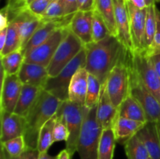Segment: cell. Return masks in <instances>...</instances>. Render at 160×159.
Listing matches in <instances>:
<instances>
[{
    "instance_id": "obj_41",
    "label": "cell",
    "mask_w": 160,
    "mask_h": 159,
    "mask_svg": "<svg viewBox=\"0 0 160 159\" xmlns=\"http://www.w3.org/2000/svg\"><path fill=\"white\" fill-rule=\"evenodd\" d=\"M66 15L74 14L78 11V0H63Z\"/></svg>"
},
{
    "instance_id": "obj_11",
    "label": "cell",
    "mask_w": 160,
    "mask_h": 159,
    "mask_svg": "<svg viewBox=\"0 0 160 159\" xmlns=\"http://www.w3.org/2000/svg\"><path fill=\"white\" fill-rule=\"evenodd\" d=\"M125 2L129 16L131 40L134 48L133 51L146 50L145 33L147 8L145 9H140L133 6L128 0H125Z\"/></svg>"
},
{
    "instance_id": "obj_42",
    "label": "cell",
    "mask_w": 160,
    "mask_h": 159,
    "mask_svg": "<svg viewBox=\"0 0 160 159\" xmlns=\"http://www.w3.org/2000/svg\"><path fill=\"white\" fill-rule=\"evenodd\" d=\"M9 24V18L8 11L6 7L3 8L1 10L0 13V30H2L4 28L8 27Z\"/></svg>"
},
{
    "instance_id": "obj_7",
    "label": "cell",
    "mask_w": 160,
    "mask_h": 159,
    "mask_svg": "<svg viewBox=\"0 0 160 159\" xmlns=\"http://www.w3.org/2000/svg\"><path fill=\"white\" fill-rule=\"evenodd\" d=\"M131 69V83L129 94L134 97L145 110L148 122H156L160 123V102L159 100L150 92L146 86L142 82L137 71L130 61Z\"/></svg>"
},
{
    "instance_id": "obj_35",
    "label": "cell",
    "mask_w": 160,
    "mask_h": 159,
    "mask_svg": "<svg viewBox=\"0 0 160 159\" xmlns=\"http://www.w3.org/2000/svg\"><path fill=\"white\" fill-rule=\"evenodd\" d=\"M65 6L63 0H53L42 15L44 19H56L65 17Z\"/></svg>"
},
{
    "instance_id": "obj_10",
    "label": "cell",
    "mask_w": 160,
    "mask_h": 159,
    "mask_svg": "<svg viewBox=\"0 0 160 159\" xmlns=\"http://www.w3.org/2000/svg\"><path fill=\"white\" fill-rule=\"evenodd\" d=\"M70 30L69 25L55 31L45 42L24 54V62L48 66L59 45Z\"/></svg>"
},
{
    "instance_id": "obj_48",
    "label": "cell",
    "mask_w": 160,
    "mask_h": 159,
    "mask_svg": "<svg viewBox=\"0 0 160 159\" xmlns=\"http://www.w3.org/2000/svg\"><path fill=\"white\" fill-rule=\"evenodd\" d=\"M0 159H7L6 152L2 147H1V154H0Z\"/></svg>"
},
{
    "instance_id": "obj_40",
    "label": "cell",
    "mask_w": 160,
    "mask_h": 159,
    "mask_svg": "<svg viewBox=\"0 0 160 159\" xmlns=\"http://www.w3.org/2000/svg\"><path fill=\"white\" fill-rule=\"evenodd\" d=\"M95 0H78V10L92 11L95 9Z\"/></svg>"
},
{
    "instance_id": "obj_28",
    "label": "cell",
    "mask_w": 160,
    "mask_h": 159,
    "mask_svg": "<svg viewBox=\"0 0 160 159\" xmlns=\"http://www.w3.org/2000/svg\"><path fill=\"white\" fill-rule=\"evenodd\" d=\"M17 50L22 51L21 39H20V33H19L18 26L15 20H10L8 26L6 44L3 49L0 51V55H1V57H2L9 53L17 51Z\"/></svg>"
},
{
    "instance_id": "obj_49",
    "label": "cell",
    "mask_w": 160,
    "mask_h": 159,
    "mask_svg": "<svg viewBox=\"0 0 160 159\" xmlns=\"http://www.w3.org/2000/svg\"><path fill=\"white\" fill-rule=\"evenodd\" d=\"M145 2H146L147 6H152V5L156 4V2H159V0H145Z\"/></svg>"
},
{
    "instance_id": "obj_32",
    "label": "cell",
    "mask_w": 160,
    "mask_h": 159,
    "mask_svg": "<svg viewBox=\"0 0 160 159\" xmlns=\"http://www.w3.org/2000/svg\"><path fill=\"white\" fill-rule=\"evenodd\" d=\"M157 21H156V6L152 5L147 7L146 21H145V45L146 50L151 46L154 39L156 31Z\"/></svg>"
},
{
    "instance_id": "obj_38",
    "label": "cell",
    "mask_w": 160,
    "mask_h": 159,
    "mask_svg": "<svg viewBox=\"0 0 160 159\" xmlns=\"http://www.w3.org/2000/svg\"><path fill=\"white\" fill-rule=\"evenodd\" d=\"M53 0H34L28 4V9L35 15L42 17Z\"/></svg>"
},
{
    "instance_id": "obj_44",
    "label": "cell",
    "mask_w": 160,
    "mask_h": 159,
    "mask_svg": "<svg viewBox=\"0 0 160 159\" xmlns=\"http://www.w3.org/2000/svg\"><path fill=\"white\" fill-rule=\"evenodd\" d=\"M8 27L4 28L2 30H0V51L3 49L6 44V36H7Z\"/></svg>"
},
{
    "instance_id": "obj_13",
    "label": "cell",
    "mask_w": 160,
    "mask_h": 159,
    "mask_svg": "<svg viewBox=\"0 0 160 159\" xmlns=\"http://www.w3.org/2000/svg\"><path fill=\"white\" fill-rule=\"evenodd\" d=\"M23 84L18 74L6 75L2 73L1 110L14 112L20 98Z\"/></svg>"
},
{
    "instance_id": "obj_5",
    "label": "cell",
    "mask_w": 160,
    "mask_h": 159,
    "mask_svg": "<svg viewBox=\"0 0 160 159\" xmlns=\"http://www.w3.org/2000/svg\"><path fill=\"white\" fill-rule=\"evenodd\" d=\"M86 106L69 101H61L56 114L61 115L69 131V138L66 142V149L71 157L77 151L80 134L82 129Z\"/></svg>"
},
{
    "instance_id": "obj_26",
    "label": "cell",
    "mask_w": 160,
    "mask_h": 159,
    "mask_svg": "<svg viewBox=\"0 0 160 159\" xmlns=\"http://www.w3.org/2000/svg\"><path fill=\"white\" fill-rule=\"evenodd\" d=\"M117 140L112 128L103 129L98 145V159H112Z\"/></svg>"
},
{
    "instance_id": "obj_24",
    "label": "cell",
    "mask_w": 160,
    "mask_h": 159,
    "mask_svg": "<svg viewBox=\"0 0 160 159\" xmlns=\"http://www.w3.org/2000/svg\"><path fill=\"white\" fill-rule=\"evenodd\" d=\"M42 90L43 89L41 87L23 84L20 98L17 101L14 112L22 116H26Z\"/></svg>"
},
{
    "instance_id": "obj_39",
    "label": "cell",
    "mask_w": 160,
    "mask_h": 159,
    "mask_svg": "<svg viewBox=\"0 0 160 159\" xmlns=\"http://www.w3.org/2000/svg\"><path fill=\"white\" fill-rule=\"evenodd\" d=\"M6 156H7V159H38L39 151L38 149L28 148L23 154L17 157H11L7 153H6Z\"/></svg>"
},
{
    "instance_id": "obj_27",
    "label": "cell",
    "mask_w": 160,
    "mask_h": 159,
    "mask_svg": "<svg viewBox=\"0 0 160 159\" xmlns=\"http://www.w3.org/2000/svg\"><path fill=\"white\" fill-rule=\"evenodd\" d=\"M24 62V54L21 50L12 51L1 57L2 73L6 75L17 74Z\"/></svg>"
},
{
    "instance_id": "obj_19",
    "label": "cell",
    "mask_w": 160,
    "mask_h": 159,
    "mask_svg": "<svg viewBox=\"0 0 160 159\" xmlns=\"http://www.w3.org/2000/svg\"><path fill=\"white\" fill-rule=\"evenodd\" d=\"M17 74L23 84L35 86L42 89L49 77L47 67L39 64L25 62Z\"/></svg>"
},
{
    "instance_id": "obj_45",
    "label": "cell",
    "mask_w": 160,
    "mask_h": 159,
    "mask_svg": "<svg viewBox=\"0 0 160 159\" xmlns=\"http://www.w3.org/2000/svg\"><path fill=\"white\" fill-rule=\"evenodd\" d=\"M128 1L130 2L133 6L140 9H145L148 7L145 0H128Z\"/></svg>"
},
{
    "instance_id": "obj_6",
    "label": "cell",
    "mask_w": 160,
    "mask_h": 159,
    "mask_svg": "<svg viewBox=\"0 0 160 159\" xmlns=\"http://www.w3.org/2000/svg\"><path fill=\"white\" fill-rule=\"evenodd\" d=\"M85 65L86 49L84 48L57 76L48 77L43 89L61 101H67L69 100V86L73 75L78 69Z\"/></svg>"
},
{
    "instance_id": "obj_46",
    "label": "cell",
    "mask_w": 160,
    "mask_h": 159,
    "mask_svg": "<svg viewBox=\"0 0 160 159\" xmlns=\"http://www.w3.org/2000/svg\"><path fill=\"white\" fill-rule=\"evenodd\" d=\"M72 157L69 151L67 149H64L59 152V154L56 156V159H71Z\"/></svg>"
},
{
    "instance_id": "obj_25",
    "label": "cell",
    "mask_w": 160,
    "mask_h": 159,
    "mask_svg": "<svg viewBox=\"0 0 160 159\" xmlns=\"http://www.w3.org/2000/svg\"><path fill=\"white\" fill-rule=\"evenodd\" d=\"M95 9L106 22L110 34L117 37L113 0H95Z\"/></svg>"
},
{
    "instance_id": "obj_9",
    "label": "cell",
    "mask_w": 160,
    "mask_h": 159,
    "mask_svg": "<svg viewBox=\"0 0 160 159\" xmlns=\"http://www.w3.org/2000/svg\"><path fill=\"white\" fill-rule=\"evenodd\" d=\"M131 62L144 84L160 102V79L146 50L131 51Z\"/></svg>"
},
{
    "instance_id": "obj_34",
    "label": "cell",
    "mask_w": 160,
    "mask_h": 159,
    "mask_svg": "<svg viewBox=\"0 0 160 159\" xmlns=\"http://www.w3.org/2000/svg\"><path fill=\"white\" fill-rule=\"evenodd\" d=\"M1 147L4 148L6 153L11 157H17L28 149L23 136H20L1 143Z\"/></svg>"
},
{
    "instance_id": "obj_37",
    "label": "cell",
    "mask_w": 160,
    "mask_h": 159,
    "mask_svg": "<svg viewBox=\"0 0 160 159\" xmlns=\"http://www.w3.org/2000/svg\"><path fill=\"white\" fill-rule=\"evenodd\" d=\"M156 21H157V26H156L154 39L151 46L146 50L147 54L149 56L160 54V11L157 7H156Z\"/></svg>"
},
{
    "instance_id": "obj_17",
    "label": "cell",
    "mask_w": 160,
    "mask_h": 159,
    "mask_svg": "<svg viewBox=\"0 0 160 159\" xmlns=\"http://www.w3.org/2000/svg\"><path fill=\"white\" fill-rule=\"evenodd\" d=\"M136 135L146 147L152 159H160V124L147 122Z\"/></svg>"
},
{
    "instance_id": "obj_53",
    "label": "cell",
    "mask_w": 160,
    "mask_h": 159,
    "mask_svg": "<svg viewBox=\"0 0 160 159\" xmlns=\"http://www.w3.org/2000/svg\"><path fill=\"white\" fill-rule=\"evenodd\" d=\"M159 124H160V123H159Z\"/></svg>"
},
{
    "instance_id": "obj_16",
    "label": "cell",
    "mask_w": 160,
    "mask_h": 159,
    "mask_svg": "<svg viewBox=\"0 0 160 159\" xmlns=\"http://www.w3.org/2000/svg\"><path fill=\"white\" fill-rule=\"evenodd\" d=\"M12 20H15L18 26L19 33L21 39L22 51H23L25 45L28 44L41 23H42V18L31 12L28 6L27 9L20 12Z\"/></svg>"
},
{
    "instance_id": "obj_22",
    "label": "cell",
    "mask_w": 160,
    "mask_h": 159,
    "mask_svg": "<svg viewBox=\"0 0 160 159\" xmlns=\"http://www.w3.org/2000/svg\"><path fill=\"white\" fill-rule=\"evenodd\" d=\"M145 123L118 116L112 127L117 142L124 144L128 139L137 134Z\"/></svg>"
},
{
    "instance_id": "obj_43",
    "label": "cell",
    "mask_w": 160,
    "mask_h": 159,
    "mask_svg": "<svg viewBox=\"0 0 160 159\" xmlns=\"http://www.w3.org/2000/svg\"><path fill=\"white\" fill-rule=\"evenodd\" d=\"M150 57H151L153 65H154L155 69H156L158 76L160 79V54L150 56Z\"/></svg>"
},
{
    "instance_id": "obj_1",
    "label": "cell",
    "mask_w": 160,
    "mask_h": 159,
    "mask_svg": "<svg viewBox=\"0 0 160 159\" xmlns=\"http://www.w3.org/2000/svg\"><path fill=\"white\" fill-rule=\"evenodd\" d=\"M84 48L85 68L89 73L96 76L102 85L106 84L113 67L128 51L118 37L112 34L96 43L88 44Z\"/></svg>"
},
{
    "instance_id": "obj_3",
    "label": "cell",
    "mask_w": 160,
    "mask_h": 159,
    "mask_svg": "<svg viewBox=\"0 0 160 159\" xmlns=\"http://www.w3.org/2000/svg\"><path fill=\"white\" fill-rule=\"evenodd\" d=\"M97 106L86 107L77 151L81 159H98V145L103 129L97 118Z\"/></svg>"
},
{
    "instance_id": "obj_30",
    "label": "cell",
    "mask_w": 160,
    "mask_h": 159,
    "mask_svg": "<svg viewBox=\"0 0 160 159\" xmlns=\"http://www.w3.org/2000/svg\"><path fill=\"white\" fill-rule=\"evenodd\" d=\"M56 115L50 118L41 129L38 141V150L39 153L47 152L50 147L54 142L53 138V130L56 122Z\"/></svg>"
},
{
    "instance_id": "obj_52",
    "label": "cell",
    "mask_w": 160,
    "mask_h": 159,
    "mask_svg": "<svg viewBox=\"0 0 160 159\" xmlns=\"http://www.w3.org/2000/svg\"><path fill=\"white\" fill-rule=\"evenodd\" d=\"M159 2H160V0H159Z\"/></svg>"
},
{
    "instance_id": "obj_4",
    "label": "cell",
    "mask_w": 160,
    "mask_h": 159,
    "mask_svg": "<svg viewBox=\"0 0 160 159\" xmlns=\"http://www.w3.org/2000/svg\"><path fill=\"white\" fill-rule=\"evenodd\" d=\"M131 51H128L117 62L109 73L106 82L108 94L117 108L122 101L129 95L131 83Z\"/></svg>"
},
{
    "instance_id": "obj_50",
    "label": "cell",
    "mask_w": 160,
    "mask_h": 159,
    "mask_svg": "<svg viewBox=\"0 0 160 159\" xmlns=\"http://www.w3.org/2000/svg\"><path fill=\"white\" fill-rule=\"evenodd\" d=\"M33 1H34V0H28V3L29 4V3H31V2H33Z\"/></svg>"
},
{
    "instance_id": "obj_20",
    "label": "cell",
    "mask_w": 160,
    "mask_h": 159,
    "mask_svg": "<svg viewBox=\"0 0 160 159\" xmlns=\"http://www.w3.org/2000/svg\"><path fill=\"white\" fill-rule=\"evenodd\" d=\"M118 117V108L113 104L106 90V84L102 85L99 101L97 106V118L103 129L112 128Z\"/></svg>"
},
{
    "instance_id": "obj_15",
    "label": "cell",
    "mask_w": 160,
    "mask_h": 159,
    "mask_svg": "<svg viewBox=\"0 0 160 159\" xmlns=\"http://www.w3.org/2000/svg\"><path fill=\"white\" fill-rule=\"evenodd\" d=\"M25 117L15 112H7L1 110V143L23 136L25 128Z\"/></svg>"
},
{
    "instance_id": "obj_18",
    "label": "cell",
    "mask_w": 160,
    "mask_h": 159,
    "mask_svg": "<svg viewBox=\"0 0 160 159\" xmlns=\"http://www.w3.org/2000/svg\"><path fill=\"white\" fill-rule=\"evenodd\" d=\"M93 10H78L70 23V29L84 45L92 42V29Z\"/></svg>"
},
{
    "instance_id": "obj_29",
    "label": "cell",
    "mask_w": 160,
    "mask_h": 159,
    "mask_svg": "<svg viewBox=\"0 0 160 159\" xmlns=\"http://www.w3.org/2000/svg\"><path fill=\"white\" fill-rule=\"evenodd\" d=\"M124 149L128 159H148L150 157L146 147L137 135L125 142Z\"/></svg>"
},
{
    "instance_id": "obj_36",
    "label": "cell",
    "mask_w": 160,
    "mask_h": 159,
    "mask_svg": "<svg viewBox=\"0 0 160 159\" xmlns=\"http://www.w3.org/2000/svg\"><path fill=\"white\" fill-rule=\"evenodd\" d=\"M56 122L54 126V130H53V138L54 142L59 141H65L67 142L69 138V131L67 127L65 121L61 115L56 114Z\"/></svg>"
},
{
    "instance_id": "obj_31",
    "label": "cell",
    "mask_w": 160,
    "mask_h": 159,
    "mask_svg": "<svg viewBox=\"0 0 160 159\" xmlns=\"http://www.w3.org/2000/svg\"><path fill=\"white\" fill-rule=\"evenodd\" d=\"M102 88V84H101L99 80L95 76L89 73L87 95H86L85 104H84L86 107L92 108L94 106L98 104L101 95Z\"/></svg>"
},
{
    "instance_id": "obj_33",
    "label": "cell",
    "mask_w": 160,
    "mask_h": 159,
    "mask_svg": "<svg viewBox=\"0 0 160 159\" xmlns=\"http://www.w3.org/2000/svg\"><path fill=\"white\" fill-rule=\"evenodd\" d=\"M110 34L106 22L102 16L95 9L93 10V19H92V42L96 43L106 38Z\"/></svg>"
},
{
    "instance_id": "obj_23",
    "label": "cell",
    "mask_w": 160,
    "mask_h": 159,
    "mask_svg": "<svg viewBox=\"0 0 160 159\" xmlns=\"http://www.w3.org/2000/svg\"><path fill=\"white\" fill-rule=\"evenodd\" d=\"M118 116L145 123L148 122L142 104L131 94L128 95L118 107Z\"/></svg>"
},
{
    "instance_id": "obj_14",
    "label": "cell",
    "mask_w": 160,
    "mask_h": 159,
    "mask_svg": "<svg viewBox=\"0 0 160 159\" xmlns=\"http://www.w3.org/2000/svg\"><path fill=\"white\" fill-rule=\"evenodd\" d=\"M117 37L128 51H133L129 16L125 0H113Z\"/></svg>"
},
{
    "instance_id": "obj_47",
    "label": "cell",
    "mask_w": 160,
    "mask_h": 159,
    "mask_svg": "<svg viewBox=\"0 0 160 159\" xmlns=\"http://www.w3.org/2000/svg\"><path fill=\"white\" fill-rule=\"evenodd\" d=\"M38 159H56V157H52L48 154V152L39 153Z\"/></svg>"
},
{
    "instance_id": "obj_12",
    "label": "cell",
    "mask_w": 160,
    "mask_h": 159,
    "mask_svg": "<svg viewBox=\"0 0 160 159\" xmlns=\"http://www.w3.org/2000/svg\"><path fill=\"white\" fill-rule=\"evenodd\" d=\"M73 15L74 14H71L56 19L42 18V23L23 48L22 51L23 54H26L33 48L45 42L58 29L69 26Z\"/></svg>"
},
{
    "instance_id": "obj_21",
    "label": "cell",
    "mask_w": 160,
    "mask_h": 159,
    "mask_svg": "<svg viewBox=\"0 0 160 159\" xmlns=\"http://www.w3.org/2000/svg\"><path fill=\"white\" fill-rule=\"evenodd\" d=\"M89 73L85 67H81L73 75L69 86V101L84 105L88 84Z\"/></svg>"
},
{
    "instance_id": "obj_8",
    "label": "cell",
    "mask_w": 160,
    "mask_h": 159,
    "mask_svg": "<svg viewBox=\"0 0 160 159\" xmlns=\"http://www.w3.org/2000/svg\"><path fill=\"white\" fill-rule=\"evenodd\" d=\"M84 48L83 42L70 30L47 66L49 77L57 76Z\"/></svg>"
},
{
    "instance_id": "obj_51",
    "label": "cell",
    "mask_w": 160,
    "mask_h": 159,
    "mask_svg": "<svg viewBox=\"0 0 160 159\" xmlns=\"http://www.w3.org/2000/svg\"><path fill=\"white\" fill-rule=\"evenodd\" d=\"M148 159H152V157H148Z\"/></svg>"
},
{
    "instance_id": "obj_2",
    "label": "cell",
    "mask_w": 160,
    "mask_h": 159,
    "mask_svg": "<svg viewBox=\"0 0 160 159\" xmlns=\"http://www.w3.org/2000/svg\"><path fill=\"white\" fill-rule=\"evenodd\" d=\"M61 101L43 90L25 116L23 137L28 148L38 149V136L42 126L56 114Z\"/></svg>"
}]
</instances>
